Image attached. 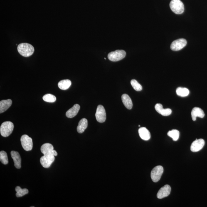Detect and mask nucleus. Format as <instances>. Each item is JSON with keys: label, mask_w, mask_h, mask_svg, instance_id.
Instances as JSON below:
<instances>
[{"label": "nucleus", "mask_w": 207, "mask_h": 207, "mask_svg": "<svg viewBox=\"0 0 207 207\" xmlns=\"http://www.w3.org/2000/svg\"><path fill=\"white\" fill-rule=\"evenodd\" d=\"M17 50L20 55L26 57L31 56L34 52L33 47L28 43L20 44L17 47Z\"/></svg>", "instance_id": "nucleus-1"}, {"label": "nucleus", "mask_w": 207, "mask_h": 207, "mask_svg": "<svg viewBox=\"0 0 207 207\" xmlns=\"http://www.w3.org/2000/svg\"><path fill=\"white\" fill-rule=\"evenodd\" d=\"M14 125L10 121H6L1 124L0 127V132L3 137H6L9 136L13 132Z\"/></svg>", "instance_id": "nucleus-2"}, {"label": "nucleus", "mask_w": 207, "mask_h": 207, "mask_svg": "<svg viewBox=\"0 0 207 207\" xmlns=\"http://www.w3.org/2000/svg\"><path fill=\"white\" fill-rule=\"evenodd\" d=\"M170 6L171 11L176 14H180L184 12V4L180 0H171Z\"/></svg>", "instance_id": "nucleus-3"}, {"label": "nucleus", "mask_w": 207, "mask_h": 207, "mask_svg": "<svg viewBox=\"0 0 207 207\" xmlns=\"http://www.w3.org/2000/svg\"><path fill=\"white\" fill-rule=\"evenodd\" d=\"M40 159L42 165L45 168H48L55 161V156L53 152L46 153Z\"/></svg>", "instance_id": "nucleus-4"}, {"label": "nucleus", "mask_w": 207, "mask_h": 207, "mask_svg": "<svg viewBox=\"0 0 207 207\" xmlns=\"http://www.w3.org/2000/svg\"><path fill=\"white\" fill-rule=\"evenodd\" d=\"M126 56V52L123 50H117L109 53L108 58L112 62L119 61L125 58Z\"/></svg>", "instance_id": "nucleus-5"}, {"label": "nucleus", "mask_w": 207, "mask_h": 207, "mask_svg": "<svg viewBox=\"0 0 207 207\" xmlns=\"http://www.w3.org/2000/svg\"><path fill=\"white\" fill-rule=\"evenodd\" d=\"M21 141L22 145L25 150L29 151L32 150L33 144L32 139L31 137L27 135H23L21 137Z\"/></svg>", "instance_id": "nucleus-6"}, {"label": "nucleus", "mask_w": 207, "mask_h": 207, "mask_svg": "<svg viewBox=\"0 0 207 207\" xmlns=\"http://www.w3.org/2000/svg\"><path fill=\"white\" fill-rule=\"evenodd\" d=\"M164 172V168L162 166H157L153 168L151 173V177L154 182H157L160 179Z\"/></svg>", "instance_id": "nucleus-7"}, {"label": "nucleus", "mask_w": 207, "mask_h": 207, "mask_svg": "<svg viewBox=\"0 0 207 207\" xmlns=\"http://www.w3.org/2000/svg\"><path fill=\"white\" fill-rule=\"evenodd\" d=\"M187 44V41L184 38H180L175 40L171 44L170 48L173 51H177L185 47Z\"/></svg>", "instance_id": "nucleus-8"}, {"label": "nucleus", "mask_w": 207, "mask_h": 207, "mask_svg": "<svg viewBox=\"0 0 207 207\" xmlns=\"http://www.w3.org/2000/svg\"><path fill=\"white\" fill-rule=\"evenodd\" d=\"M95 116L96 120L99 122L103 123L105 122L106 118V114L103 106L100 105L97 106Z\"/></svg>", "instance_id": "nucleus-9"}, {"label": "nucleus", "mask_w": 207, "mask_h": 207, "mask_svg": "<svg viewBox=\"0 0 207 207\" xmlns=\"http://www.w3.org/2000/svg\"><path fill=\"white\" fill-rule=\"evenodd\" d=\"M205 144V142L203 139H196L191 144L190 149L193 152H197L203 149Z\"/></svg>", "instance_id": "nucleus-10"}, {"label": "nucleus", "mask_w": 207, "mask_h": 207, "mask_svg": "<svg viewBox=\"0 0 207 207\" xmlns=\"http://www.w3.org/2000/svg\"><path fill=\"white\" fill-rule=\"evenodd\" d=\"M171 188L169 185H166L161 187L158 191L157 194L158 198L161 199L169 196L170 193Z\"/></svg>", "instance_id": "nucleus-11"}, {"label": "nucleus", "mask_w": 207, "mask_h": 207, "mask_svg": "<svg viewBox=\"0 0 207 207\" xmlns=\"http://www.w3.org/2000/svg\"><path fill=\"white\" fill-rule=\"evenodd\" d=\"M11 155L14 161L15 167L20 169L21 167V159L19 153L17 151H11Z\"/></svg>", "instance_id": "nucleus-12"}, {"label": "nucleus", "mask_w": 207, "mask_h": 207, "mask_svg": "<svg viewBox=\"0 0 207 207\" xmlns=\"http://www.w3.org/2000/svg\"><path fill=\"white\" fill-rule=\"evenodd\" d=\"M191 115L192 120L195 121L197 117L203 118L204 117L205 114L202 109L199 107H195L192 110Z\"/></svg>", "instance_id": "nucleus-13"}, {"label": "nucleus", "mask_w": 207, "mask_h": 207, "mask_svg": "<svg viewBox=\"0 0 207 207\" xmlns=\"http://www.w3.org/2000/svg\"><path fill=\"white\" fill-rule=\"evenodd\" d=\"M155 109L156 111L163 116H168L171 114L172 111L170 109H164L163 106L160 104H156Z\"/></svg>", "instance_id": "nucleus-14"}, {"label": "nucleus", "mask_w": 207, "mask_h": 207, "mask_svg": "<svg viewBox=\"0 0 207 207\" xmlns=\"http://www.w3.org/2000/svg\"><path fill=\"white\" fill-rule=\"evenodd\" d=\"M80 108V106L78 104H75L72 108L69 109L66 114L67 117L69 118L75 117L78 114Z\"/></svg>", "instance_id": "nucleus-15"}, {"label": "nucleus", "mask_w": 207, "mask_h": 207, "mask_svg": "<svg viewBox=\"0 0 207 207\" xmlns=\"http://www.w3.org/2000/svg\"><path fill=\"white\" fill-rule=\"evenodd\" d=\"M140 137L144 140H148L150 139V133L149 130L145 127H141L139 130Z\"/></svg>", "instance_id": "nucleus-16"}, {"label": "nucleus", "mask_w": 207, "mask_h": 207, "mask_svg": "<svg viewBox=\"0 0 207 207\" xmlns=\"http://www.w3.org/2000/svg\"><path fill=\"white\" fill-rule=\"evenodd\" d=\"M12 104L11 99L2 100L0 101V113L6 111L9 108Z\"/></svg>", "instance_id": "nucleus-17"}, {"label": "nucleus", "mask_w": 207, "mask_h": 207, "mask_svg": "<svg viewBox=\"0 0 207 207\" xmlns=\"http://www.w3.org/2000/svg\"><path fill=\"white\" fill-rule=\"evenodd\" d=\"M123 103L125 106L128 109H132L133 103L130 97L127 94H124L121 97Z\"/></svg>", "instance_id": "nucleus-18"}, {"label": "nucleus", "mask_w": 207, "mask_h": 207, "mask_svg": "<svg viewBox=\"0 0 207 207\" xmlns=\"http://www.w3.org/2000/svg\"><path fill=\"white\" fill-rule=\"evenodd\" d=\"M87 126H88V122L87 119L85 118L81 119L79 122L77 128V131L79 133H82L87 128Z\"/></svg>", "instance_id": "nucleus-19"}, {"label": "nucleus", "mask_w": 207, "mask_h": 207, "mask_svg": "<svg viewBox=\"0 0 207 207\" xmlns=\"http://www.w3.org/2000/svg\"><path fill=\"white\" fill-rule=\"evenodd\" d=\"M71 85V82L69 80L61 81L58 83V86L61 90H65L68 89Z\"/></svg>", "instance_id": "nucleus-20"}, {"label": "nucleus", "mask_w": 207, "mask_h": 207, "mask_svg": "<svg viewBox=\"0 0 207 207\" xmlns=\"http://www.w3.org/2000/svg\"><path fill=\"white\" fill-rule=\"evenodd\" d=\"M53 150V146L49 143H46L43 144L41 147V151L43 154L52 152Z\"/></svg>", "instance_id": "nucleus-21"}, {"label": "nucleus", "mask_w": 207, "mask_h": 207, "mask_svg": "<svg viewBox=\"0 0 207 207\" xmlns=\"http://www.w3.org/2000/svg\"><path fill=\"white\" fill-rule=\"evenodd\" d=\"M176 94L181 97H186L189 95L190 91L188 89L185 87H178L176 90Z\"/></svg>", "instance_id": "nucleus-22"}, {"label": "nucleus", "mask_w": 207, "mask_h": 207, "mask_svg": "<svg viewBox=\"0 0 207 207\" xmlns=\"http://www.w3.org/2000/svg\"><path fill=\"white\" fill-rule=\"evenodd\" d=\"M16 191L17 192L16 196L17 197H21L24 195L27 194L28 190L26 188L22 189L19 186H17L16 188Z\"/></svg>", "instance_id": "nucleus-23"}, {"label": "nucleus", "mask_w": 207, "mask_h": 207, "mask_svg": "<svg viewBox=\"0 0 207 207\" xmlns=\"http://www.w3.org/2000/svg\"><path fill=\"white\" fill-rule=\"evenodd\" d=\"M168 136L172 138L173 140L177 141L179 139L180 132L177 130H172L168 132Z\"/></svg>", "instance_id": "nucleus-24"}, {"label": "nucleus", "mask_w": 207, "mask_h": 207, "mask_svg": "<svg viewBox=\"0 0 207 207\" xmlns=\"http://www.w3.org/2000/svg\"><path fill=\"white\" fill-rule=\"evenodd\" d=\"M0 160L2 164L7 165L9 163L7 154L4 151H1L0 152Z\"/></svg>", "instance_id": "nucleus-25"}, {"label": "nucleus", "mask_w": 207, "mask_h": 207, "mask_svg": "<svg viewBox=\"0 0 207 207\" xmlns=\"http://www.w3.org/2000/svg\"><path fill=\"white\" fill-rule=\"evenodd\" d=\"M43 99L45 102H51V103L55 102L56 101V97L50 94H46L44 96Z\"/></svg>", "instance_id": "nucleus-26"}, {"label": "nucleus", "mask_w": 207, "mask_h": 207, "mask_svg": "<svg viewBox=\"0 0 207 207\" xmlns=\"http://www.w3.org/2000/svg\"><path fill=\"white\" fill-rule=\"evenodd\" d=\"M131 83L133 88L136 91H139L142 90V86L135 80H132L131 81Z\"/></svg>", "instance_id": "nucleus-27"}, {"label": "nucleus", "mask_w": 207, "mask_h": 207, "mask_svg": "<svg viewBox=\"0 0 207 207\" xmlns=\"http://www.w3.org/2000/svg\"><path fill=\"white\" fill-rule=\"evenodd\" d=\"M52 152H53V154L55 156H57L58 155V153H57L56 151L54 150L52 151Z\"/></svg>", "instance_id": "nucleus-28"}, {"label": "nucleus", "mask_w": 207, "mask_h": 207, "mask_svg": "<svg viewBox=\"0 0 207 207\" xmlns=\"http://www.w3.org/2000/svg\"><path fill=\"white\" fill-rule=\"evenodd\" d=\"M140 125L139 126V127H140Z\"/></svg>", "instance_id": "nucleus-29"}]
</instances>
